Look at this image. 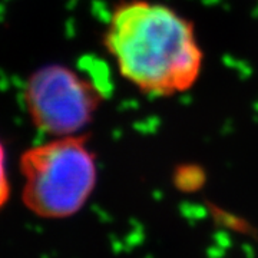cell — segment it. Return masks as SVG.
<instances>
[{
    "label": "cell",
    "instance_id": "obj_3",
    "mask_svg": "<svg viewBox=\"0 0 258 258\" xmlns=\"http://www.w3.org/2000/svg\"><path fill=\"white\" fill-rule=\"evenodd\" d=\"M105 101L101 86L64 63H47L29 75L22 103L30 123L47 138L86 132Z\"/></svg>",
    "mask_w": 258,
    "mask_h": 258
},
{
    "label": "cell",
    "instance_id": "obj_4",
    "mask_svg": "<svg viewBox=\"0 0 258 258\" xmlns=\"http://www.w3.org/2000/svg\"><path fill=\"white\" fill-rule=\"evenodd\" d=\"M10 195H12V184L8 171V154L0 139V211L9 203Z\"/></svg>",
    "mask_w": 258,
    "mask_h": 258
},
{
    "label": "cell",
    "instance_id": "obj_2",
    "mask_svg": "<svg viewBox=\"0 0 258 258\" xmlns=\"http://www.w3.org/2000/svg\"><path fill=\"white\" fill-rule=\"evenodd\" d=\"M25 208L43 220L76 215L96 189L99 168L91 135L49 138L26 148L19 158Z\"/></svg>",
    "mask_w": 258,
    "mask_h": 258
},
{
    "label": "cell",
    "instance_id": "obj_1",
    "mask_svg": "<svg viewBox=\"0 0 258 258\" xmlns=\"http://www.w3.org/2000/svg\"><path fill=\"white\" fill-rule=\"evenodd\" d=\"M103 46L120 76L148 96L186 92L203 74L205 56L194 23L161 2L116 3L103 32Z\"/></svg>",
    "mask_w": 258,
    "mask_h": 258
}]
</instances>
